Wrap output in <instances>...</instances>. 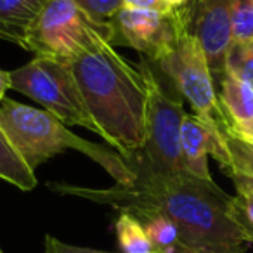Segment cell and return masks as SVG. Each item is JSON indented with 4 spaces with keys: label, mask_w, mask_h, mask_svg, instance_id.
I'll use <instances>...</instances> for the list:
<instances>
[{
    "label": "cell",
    "mask_w": 253,
    "mask_h": 253,
    "mask_svg": "<svg viewBox=\"0 0 253 253\" xmlns=\"http://www.w3.org/2000/svg\"><path fill=\"white\" fill-rule=\"evenodd\" d=\"M132 173L130 184H115L109 189L71 184H49V189L108 205L134 217L160 213L177 225L180 243L186 246H245V234L232 217V196L213 180L198 179L187 172L132 170Z\"/></svg>",
    "instance_id": "1"
},
{
    "label": "cell",
    "mask_w": 253,
    "mask_h": 253,
    "mask_svg": "<svg viewBox=\"0 0 253 253\" xmlns=\"http://www.w3.org/2000/svg\"><path fill=\"white\" fill-rule=\"evenodd\" d=\"M99 128V135L123 160L146 142L148 84L141 64L115 50L104 39L66 64Z\"/></svg>",
    "instance_id": "2"
},
{
    "label": "cell",
    "mask_w": 253,
    "mask_h": 253,
    "mask_svg": "<svg viewBox=\"0 0 253 253\" xmlns=\"http://www.w3.org/2000/svg\"><path fill=\"white\" fill-rule=\"evenodd\" d=\"M0 125L32 170L66 149H75L97 162L116 184H130L134 180V173L118 153L78 137L45 109L4 99L0 102Z\"/></svg>",
    "instance_id": "3"
},
{
    "label": "cell",
    "mask_w": 253,
    "mask_h": 253,
    "mask_svg": "<svg viewBox=\"0 0 253 253\" xmlns=\"http://www.w3.org/2000/svg\"><path fill=\"white\" fill-rule=\"evenodd\" d=\"M141 70L148 84V116H146V142L130 158L123 162L130 170H148L155 173H180L184 170L180 151V128L184 111L182 95L172 92L162 84L146 57H142Z\"/></svg>",
    "instance_id": "4"
},
{
    "label": "cell",
    "mask_w": 253,
    "mask_h": 253,
    "mask_svg": "<svg viewBox=\"0 0 253 253\" xmlns=\"http://www.w3.org/2000/svg\"><path fill=\"white\" fill-rule=\"evenodd\" d=\"M151 64L170 78L177 92L193 106L194 115L215 125H227L207 52L200 40L186 28L184 21L172 47Z\"/></svg>",
    "instance_id": "5"
},
{
    "label": "cell",
    "mask_w": 253,
    "mask_h": 253,
    "mask_svg": "<svg viewBox=\"0 0 253 253\" xmlns=\"http://www.w3.org/2000/svg\"><path fill=\"white\" fill-rule=\"evenodd\" d=\"M11 73V88L37 101L47 113L66 126L78 125L99 135L82 97L73 73L63 63L47 57H35Z\"/></svg>",
    "instance_id": "6"
},
{
    "label": "cell",
    "mask_w": 253,
    "mask_h": 253,
    "mask_svg": "<svg viewBox=\"0 0 253 253\" xmlns=\"http://www.w3.org/2000/svg\"><path fill=\"white\" fill-rule=\"evenodd\" d=\"M102 37L75 0H49L26 32L25 45L37 57L70 64Z\"/></svg>",
    "instance_id": "7"
},
{
    "label": "cell",
    "mask_w": 253,
    "mask_h": 253,
    "mask_svg": "<svg viewBox=\"0 0 253 253\" xmlns=\"http://www.w3.org/2000/svg\"><path fill=\"white\" fill-rule=\"evenodd\" d=\"M180 25L182 18L179 9L158 12L122 7L111 21L108 42L113 47H132L155 63L175 42Z\"/></svg>",
    "instance_id": "8"
},
{
    "label": "cell",
    "mask_w": 253,
    "mask_h": 253,
    "mask_svg": "<svg viewBox=\"0 0 253 253\" xmlns=\"http://www.w3.org/2000/svg\"><path fill=\"white\" fill-rule=\"evenodd\" d=\"M229 9L231 0H189L179 9L186 28L203 45L217 84L225 73V54L232 42Z\"/></svg>",
    "instance_id": "9"
},
{
    "label": "cell",
    "mask_w": 253,
    "mask_h": 253,
    "mask_svg": "<svg viewBox=\"0 0 253 253\" xmlns=\"http://www.w3.org/2000/svg\"><path fill=\"white\" fill-rule=\"evenodd\" d=\"M180 151L187 173L203 180H213L208 170V155L213 156L220 167L227 162L222 126L207 122L194 113L186 115L180 128Z\"/></svg>",
    "instance_id": "10"
},
{
    "label": "cell",
    "mask_w": 253,
    "mask_h": 253,
    "mask_svg": "<svg viewBox=\"0 0 253 253\" xmlns=\"http://www.w3.org/2000/svg\"><path fill=\"white\" fill-rule=\"evenodd\" d=\"M218 101L232 130L239 132L253 123V87L229 71L218 80Z\"/></svg>",
    "instance_id": "11"
},
{
    "label": "cell",
    "mask_w": 253,
    "mask_h": 253,
    "mask_svg": "<svg viewBox=\"0 0 253 253\" xmlns=\"http://www.w3.org/2000/svg\"><path fill=\"white\" fill-rule=\"evenodd\" d=\"M49 0H0V40L25 45L26 32Z\"/></svg>",
    "instance_id": "12"
},
{
    "label": "cell",
    "mask_w": 253,
    "mask_h": 253,
    "mask_svg": "<svg viewBox=\"0 0 253 253\" xmlns=\"http://www.w3.org/2000/svg\"><path fill=\"white\" fill-rule=\"evenodd\" d=\"M0 179L19 187L21 191H32L37 187L35 170L30 169L28 163L23 160L2 125H0Z\"/></svg>",
    "instance_id": "13"
},
{
    "label": "cell",
    "mask_w": 253,
    "mask_h": 253,
    "mask_svg": "<svg viewBox=\"0 0 253 253\" xmlns=\"http://www.w3.org/2000/svg\"><path fill=\"white\" fill-rule=\"evenodd\" d=\"M115 231L122 253H156L141 220L132 213H120Z\"/></svg>",
    "instance_id": "14"
},
{
    "label": "cell",
    "mask_w": 253,
    "mask_h": 253,
    "mask_svg": "<svg viewBox=\"0 0 253 253\" xmlns=\"http://www.w3.org/2000/svg\"><path fill=\"white\" fill-rule=\"evenodd\" d=\"M224 132V144L227 151V162L222 167L227 175L231 173H243V175H253V144L239 137L231 126H222Z\"/></svg>",
    "instance_id": "15"
},
{
    "label": "cell",
    "mask_w": 253,
    "mask_h": 253,
    "mask_svg": "<svg viewBox=\"0 0 253 253\" xmlns=\"http://www.w3.org/2000/svg\"><path fill=\"white\" fill-rule=\"evenodd\" d=\"M137 218L141 220L156 253H172L173 248L180 243V232L170 218L160 213H144L139 215Z\"/></svg>",
    "instance_id": "16"
},
{
    "label": "cell",
    "mask_w": 253,
    "mask_h": 253,
    "mask_svg": "<svg viewBox=\"0 0 253 253\" xmlns=\"http://www.w3.org/2000/svg\"><path fill=\"white\" fill-rule=\"evenodd\" d=\"M225 71L253 87V40L231 43L225 54Z\"/></svg>",
    "instance_id": "17"
},
{
    "label": "cell",
    "mask_w": 253,
    "mask_h": 253,
    "mask_svg": "<svg viewBox=\"0 0 253 253\" xmlns=\"http://www.w3.org/2000/svg\"><path fill=\"white\" fill-rule=\"evenodd\" d=\"M75 4L101 30L102 37L109 40L111 21L123 7V0H75Z\"/></svg>",
    "instance_id": "18"
},
{
    "label": "cell",
    "mask_w": 253,
    "mask_h": 253,
    "mask_svg": "<svg viewBox=\"0 0 253 253\" xmlns=\"http://www.w3.org/2000/svg\"><path fill=\"white\" fill-rule=\"evenodd\" d=\"M229 23L232 42L253 40V0H231Z\"/></svg>",
    "instance_id": "19"
},
{
    "label": "cell",
    "mask_w": 253,
    "mask_h": 253,
    "mask_svg": "<svg viewBox=\"0 0 253 253\" xmlns=\"http://www.w3.org/2000/svg\"><path fill=\"white\" fill-rule=\"evenodd\" d=\"M232 196V217L245 234L246 243H253V193L246 189H236Z\"/></svg>",
    "instance_id": "20"
},
{
    "label": "cell",
    "mask_w": 253,
    "mask_h": 253,
    "mask_svg": "<svg viewBox=\"0 0 253 253\" xmlns=\"http://www.w3.org/2000/svg\"><path fill=\"white\" fill-rule=\"evenodd\" d=\"M45 253H111V252H101V250L84 248V246H73L59 241L54 236H45Z\"/></svg>",
    "instance_id": "21"
},
{
    "label": "cell",
    "mask_w": 253,
    "mask_h": 253,
    "mask_svg": "<svg viewBox=\"0 0 253 253\" xmlns=\"http://www.w3.org/2000/svg\"><path fill=\"white\" fill-rule=\"evenodd\" d=\"M172 253H245V246L225 248V246H186L182 243L173 248Z\"/></svg>",
    "instance_id": "22"
},
{
    "label": "cell",
    "mask_w": 253,
    "mask_h": 253,
    "mask_svg": "<svg viewBox=\"0 0 253 253\" xmlns=\"http://www.w3.org/2000/svg\"><path fill=\"white\" fill-rule=\"evenodd\" d=\"M123 7L126 9H142V11H158L172 12L175 9L169 7L165 0H123Z\"/></svg>",
    "instance_id": "23"
},
{
    "label": "cell",
    "mask_w": 253,
    "mask_h": 253,
    "mask_svg": "<svg viewBox=\"0 0 253 253\" xmlns=\"http://www.w3.org/2000/svg\"><path fill=\"white\" fill-rule=\"evenodd\" d=\"M234 182L236 189H246L253 193V175H243V173H231L229 175Z\"/></svg>",
    "instance_id": "24"
},
{
    "label": "cell",
    "mask_w": 253,
    "mask_h": 253,
    "mask_svg": "<svg viewBox=\"0 0 253 253\" xmlns=\"http://www.w3.org/2000/svg\"><path fill=\"white\" fill-rule=\"evenodd\" d=\"M11 88V73L0 70V102L5 99V92Z\"/></svg>",
    "instance_id": "25"
},
{
    "label": "cell",
    "mask_w": 253,
    "mask_h": 253,
    "mask_svg": "<svg viewBox=\"0 0 253 253\" xmlns=\"http://www.w3.org/2000/svg\"><path fill=\"white\" fill-rule=\"evenodd\" d=\"M232 130V128H231ZM236 132V130H234ZM236 134L239 135V137H243L245 141H248V142H252L253 144V123L250 126H246V128H243V130H239V132H236Z\"/></svg>",
    "instance_id": "26"
},
{
    "label": "cell",
    "mask_w": 253,
    "mask_h": 253,
    "mask_svg": "<svg viewBox=\"0 0 253 253\" xmlns=\"http://www.w3.org/2000/svg\"><path fill=\"white\" fill-rule=\"evenodd\" d=\"M165 2H167V5L172 9H182L184 5H187L189 0H165Z\"/></svg>",
    "instance_id": "27"
},
{
    "label": "cell",
    "mask_w": 253,
    "mask_h": 253,
    "mask_svg": "<svg viewBox=\"0 0 253 253\" xmlns=\"http://www.w3.org/2000/svg\"><path fill=\"white\" fill-rule=\"evenodd\" d=\"M0 253H4V252H2V248H0Z\"/></svg>",
    "instance_id": "28"
}]
</instances>
